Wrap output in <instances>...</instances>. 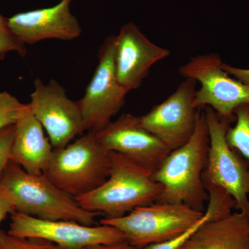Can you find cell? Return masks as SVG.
Returning a JSON list of instances; mask_svg holds the SVG:
<instances>
[{"mask_svg": "<svg viewBox=\"0 0 249 249\" xmlns=\"http://www.w3.org/2000/svg\"><path fill=\"white\" fill-rule=\"evenodd\" d=\"M209 135L204 108H200L194 133L182 146L167 155L152 174L163 186L156 202L183 204L204 213L208 193L202 175L207 164Z\"/></svg>", "mask_w": 249, "mask_h": 249, "instance_id": "cell-1", "label": "cell"}, {"mask_svg": "<svg viewBox=\"0 0 249 249\" xmlns=\"http://www.w3.org/2000/svg\"><path fill=\"white\" fill-rule=\"evenodd\" d=\"M152 172L127 157L111 152L107 179L96 189L75 198L80 206L105 219L123 217L136 208L156 202L163 186Z\"/></svg>", "mask_w": 249, "mask_h": 249, "instance_id": "cell-2", "label": "cell"}, {"mask_svg": "<svg viewBox=\"0 0 249 249\" xmlns=\"http://www.w3.org/2000/svg\"><path fill=\"white\" fill-rule=\"evenodd\" d=\"M0 184L12 193L15 212L48 221H72L94 226L101 215L82 207L73 196L52 183L44 174L28 173L9 160Z\"/></svg>", "mask_w": 249, "mask_h": 249, "instance_id": "cell-3", "label": "cell"}, {"mask_svg": "<svg viewBox=\"0 0 249 249\" xmlns=\"http://www.w3.org/2000/svg\"><path fill=\"white\" fill-rule=\"evenodd\" d=\"M111 152L101 143L96 133L88 132L62 148L54 149L44 175L73 197L89 193L109 178Z\"/></svg>", "mask_w": 249, "mask_h": 249, "instance_id": "cell-4", "label": "cell"}, {"mask_svg": "<svg viewBox=\"0 0 249 249\" xmlns=\"http://www.w3.org/2000/svg\"><path fill=\"white\" fill-rule=\"evenodd\" d=\"M204 213L186 205L154 202L136 208L123 217L105 219L100 224L122 232L135 249L176 238L200 221Z\"/></svg>", "mask_w": 249, "mask_h": 249, "instance_id": "cell-5", "label": "cell"}, {"mask_svg": "<svg viewBox=\"0 0 249 249\" xmlns=\"http://www.w3.org/2000/svg\"><path fill=\"white\" fill-rule=\"evenodd\" d=\"M209 135L207 164L203 173L204 187H221L235 199V209L249 218V163L227 141L233 121L204 107Z\"/></svg>", "mask_w": 249, "mask_h": 249, "instance_id": "cell-6", "label": "cell"}, {"mask_svg": "<svg viewBox=\"0 0 249 249\" xmlns=\"http://www.w3.org/2000/svg\"><path fill=\"white\" fill-rule=\"evenodd\" d=\"M222 64L217 53L197 55L180 67L179 73L201 84L195 98L196 109L212 108L218 115L235 122L236 108L249 104V86L231 78L222 68Z\"/></svg>", "mask_w": 249, "mask_h": 249, "instance_id": "cell-7", "label": "cell"}, {"mask_svg": "<svg viewBox=\"0 0 249 249\" xmlns=\"http://www.w3.org/2000/svg\"><path fill=\"white\" fill-rule=\"evenodd\" d=\"M116 36L106 38L98 52V63L87 87L84 96L78 101L85 131L98 132L105 128L124 107L129 91L121 86L114 65Z\"/></svg>", "mask_w": 249, "mask_h": 249, "instance_id": "cell-8", "label": "cell"}, {"mask_svg": "<svg viewBox=\"0 0 249 249\" xmlns=\"http://www.w3.org/2000/svg\"><path fill=\"white\" fill-rule=\"evenodd\" d=\"M10 235L49 241L63 249H87L93 246L126 242L122 232L111 226H87L72 221H48L14 212Z\"/></svg>", "mask_w": 249, "mask_h": 249, "instance_id": "cell-9", "label": "cell"}, {"mask_svg": "<svg viewBox=\"0 0 249 249\" xmlns=\"http://www.w3.org/2000/svg\"><path fill=\"white\" fill-rule=\"evenodd\" d=\"M196 80L186 78L163 102L139 116L142 127L163 142L170 151L182 146L191 138L200 108L194 106Z\"/></svg>", "mask_w": 249, "mask_h": 249, "instance_id": "cell-10", "label": "cell"}, {"mask_svg": "<svg viewBox=\"0 0 249 249\" xmlns=\"http://www.w3.org/2000/svg\"><path fill=\"white\" fill-rule=\"evenodd\" d=\"M29 104L54 149L66 146L85 132L78 101H71L63 87L55 80L45 84L37 78Z\"/></svg>", "mask_w": 249, "mask_h": 249, "instance_id": "cell-11", "label": "cell"}, {"mask_svg": "<svg viewBox=\"0 0 249 249\" xmlns=\"http://www.w3.org/2000/svg\"><path fill=\"white\" fill-rule=\"evenodd\" d=\"M96 133L98 142L111 152L133 160L153 173L170 153L163 142L142 127L139 116L124 114Z\"/></svg>", "mask_w": 249, "mask_h": 249, "instance_id": "cell-12", "label": "cell"}, {"mask_svg": "<svg viewBox=\"0 0 249 249\" xmlns=\"http://www.w3.org/2000/svg\"><path fill=\"white\" fill-rule=\"evenodd\" d=\"M170 54L168 49L149 40L134 22L124 24L116 36L114 65L118 81L128 91L139 89L152 67Z\"/></svg>", "mask_w": 249, "mask_h": 249, "instance_id": "cell-13", "label": "cell"}, {"mask_svg": "<svg viewBox=\"0 0 249 249\" xmlns=\"http://www.w3.org/2000/svg\"><path fill=\"white\" fill-rule=\"evenodd\" d=\"M73 0H61L52 7L19 13L8 18V25L23 45H35L49 39L72 40L82 34L78 19L71 14Z\"/></svg>", "mask_w": 249, "mask_h": 249, "instance_id": "cell-14", "label": "cell"}, {"mask_svg": "<svg viewBox=\"0 0 249 249\" xmlns=\"http://www.w3.org/2000/svg\"><path fill=\"white\" fill-rule=\"evenodd\" d=\"M15 134L10 160L28 173L43 174L53 152L44 128L31 111L29 104L15 124Z\"/></svg>", "mask_w": 249, "mask_h": 249, "instance_id": "cell-15", "label": "cell"}, {"mask_svg": "<svg viewBox=\"0 0 249 249\" xmlns=\"http://www.w3.org/2000/svg\"><path fill=\"white\" fill-rule=\"evenodd\" d=\"M178 249H249V218L238 211L206 221Z\"/></svg>", "mask_w": 249, "mask_h": 249, "instance_id": "cell-16", "label": "cell"}, {"mask_svg": "<svg viewBox=\"0 0 249 249\" xmlns=\"http://www.w3.org/2000/svg\"><path fill=\"white\" fill-rule=\"evenodd\" d=\"M234 114L235 124L228 129L227 141L249 163V104L236 108Z\"/></svg>", "mask_w": 249, "mask_h": 249, "instance_id": "cell-17", "label": "cell"}, {"mask_svg": "<svg viewBox=\"0 0 249 249\" xmlns=\"http://www.w3.org/2000/svg\"><path fill=\"white\" fill-rule=\"evenodd\" d=\"M208 193V204L205 212L209 214L210 221L224 219L232 213L236 203L233 197L221 187L209 186L205 187Z\"/></svg>", "mask_w": 249, "mask_h": 249, "instance_id": "cell-18", "label": "cell"}, {"mask_svg": "<svg viewBox=\"0 0 249 249\" xmlns=\"http://www.w3.org/2000/svg\"><path fill=\"white\" fill-rule=\"evenodd\" d=\"M27 107L7 91L0 92V129L16 124Z\"/></svg>", "mask_w": 249, "mask_h": 249, "instance_id": "cell-19", "label": "cell"}, {"mask_svg": "<svg viewBox=\"0 0 249 249\" xmlns=\"http://www.w3.org/2000/svg\"><path fill=\"white\" fill-rule=\"evenodd\" d=\"M0 249H63L59 246L40 239L24 238L10 235L0 230Z\"/></svg>", "mask_w": 249, "mask_h": 249, "instance_id": "cell-20", "label": "cell"}, {"mask_svg": "<svg viewBox=\"0 0 249 249\" xmlns=\"http://www.w3.org/2000/svg\"><path fill=\"white\" fill-rule=\"evenodd\" d=\"M12 52H17L22 57L27 54L25 45L13 34L8 25L7 19L0 13V60H4L6 54Z\"/></svg>", "mask_w": 249, "mask_h": 249, "instance_id": "cell-21", "label": "cell"}, {"mask_svg": "<svg viewBox=\"0 0 249 249\" xmlns=\"http://www.w3.org/2000/svg\"><path fill=\"white\" fill-rule=\"evenodd\" d=\"M15 129V124L0 129V179L10 160Z\"/></svg>", "mask_w": 249, "mask_h": 249, "instance_id": "cell-22", "label": "cell"}, {"mask_svg": "<svg viewBox=\"0 0 249 249\" xmlns=\"http://www.w3.org/2000/svg\"><path fill=\"white\" fill-rule=\"evenodd\" d=\"M210 217L207 213L204 212V216L200 219L197 224H196L194 227H192L189 230L187 231L182 235L178 236L173 240L165 241V242H160V243L152 244V245H147L145 248L142 249H178L185 242L193 233L196 229H198L203 223L209 220Z\"/></svg>", "mask_w": 249, "mask_h": 249, "instance_id": "cell-23", "label": "cell"}, {"mask_svg": "<svg viewBox=\"0 0 249 249\" xmlns=\"http://www.w3.org/2000/svg\"><path fill=\"white\" fill-rule=\"evenodd\" d=\"M16 201L12 193L6 187L0 184V222L4 220L8 214L15 212Z\"/></svg>", "mask_w": 249, "mask_h": 249, "instance_id": "cell-24", "label": "cell"}, {"mask_svg": "<svg viewBox=\"0 0 249 249\" xmlns=\"http://www.w3.org/2000/svg\"><path fill=\"white\" fill-rule=\"evenodd\" d=\"M222 68L229 75L235 77V79L240 80L242 83L249 86V70L232 67L224 62Z\"/></svg>", "mask_w": 249, "mask_h": 249, "instance_id": "cell-25", "label": "cell"}, {"mask_svg": "<svg viewBox=\"0 0 249 249\" xmlns=\"http://www.w3.org/2000/svg\"><path fill=\"white\" fill-rule=\"evenodd\" d=\"M87 249H135L127 242L121 243L111 244V245H100L93 246Z\"/></svg>", "mask_w": 249, "mask_h": 249, "instance_id": "cell-26", "label": "cell"}]
</instances>
